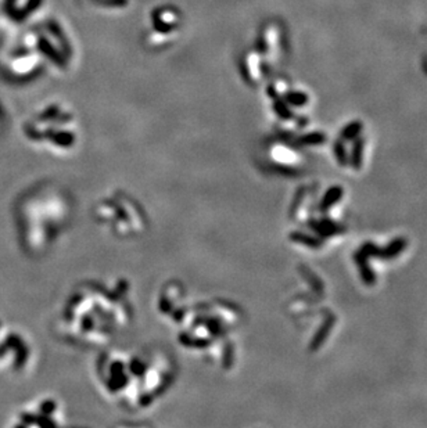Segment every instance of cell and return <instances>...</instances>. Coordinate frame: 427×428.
Wrapping results in <instances>:
<instances>
[{
	"label": "cell",
	"mask_w": 427,
	"mask_h": 428,
	"mask_svg": "<svg viewBox=\"0 0 427 428\" xmlns=\"http://www.w3.org/2000/svg\"><path fill=\"white\" fill-rule=\"evenodd\" d=\"M342 190L340 189V187H333V189H330V190L326 193V196H325L323 201H322L320 208H322V209L330 208L333 204H336L339 200L342 199Z\"/></svg>",
	"instance_id": "cell-1"
}]
</instances>
